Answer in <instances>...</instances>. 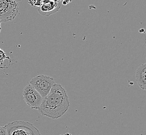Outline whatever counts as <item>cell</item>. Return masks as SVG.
Returning a JSON list of instances; mask_svg holds the SVG:
<instances>
[{
	"label": "cell",
	"mask_w": 146,
	"mask_h": 135,
	"mask_svg": "<svg viewBox=\"0 0 146 135\" xmlns=\"http://www.w3.org/2000/svg\"><path fill=\"white\" fill-rule=\"evenodd\" d=\"M0 135H7L4 126H0Z\"/></svg>",
	"instance_id": "9"
},
{
	"label": "cell",
	"mask_w": 146,
	"mask_h": 135,
	"mask_svg": "<svg viewBox=\"0 0 146 135\" xmlns=\"http://www.w3.org/2000/svg\"><path fill=\"white\" fill-rule=\"evenodd\" d=\"M5 59H10L9 57H7L4 51L0 48V63L1 65H3V61Z\"/></svg>",
	"instance_id": "8"
},
{
	"label": "cell",
	"mask_w": 146,
	"mask_h": 135,
	"mask_svg": "<svg viewBox=\"0 0 146 135\" xmlns=\"http://www.w3.org/2000/svg\"><path fill=\"white\" fill-rule=\"evenodd\" d=\"M23 96L25 102L32 109L38 110L43 100L42 97L30 84L24 88Z\"/></svg>",
	"instance_id": "5"
},
{
	"label": "cell",
	"mask_w": 146,
	"mask_h": 135,
	"mask_svg": "<svg viewBox=\"0 0 146 135\" xmlns=\"http://www.w3.org/2000/svg\"><path fill=\"white\" fill-rule=\"evenodd\" d=\"M146 64L141 65L136 71V81L142 90H146Z\"/></svg>",
	"instance_id": "6"
},
{
	"label": "cell",
	"mask_w": 146,
	"mask_h": 135,
	"mask_svg": "<svg viewBox=\"0 0 146 135\" xmlns=\"http://www.w3.org/2000/svg\"><path fill=\"white\" fill-rule=\"evenodd\" d=\"M70 107L66 91L61 85L55 83L48 95L43 98L38 110L42 116L58 119L68 111Z\"/></svg>",
	"instance_id": "1"
},
{
	"label": "cell",
	"mask_w": 146,
	"mask_h": 135,
	"mask_svg": "<svg viewBox=\"0 0 146 135\" xmlns=\"http://www.w3.org/2000/svg\"><path fill=\"white\" fill-rule=\"evenodd\" d=\"M19 6L14 0H0V20L5 23L14 19L18 13Z\"/></svg>",
	"instance_id": "4"
},
{
	"label": "cell",
	"mask_w": 146,
	"mask_h": 135,
	"mask_svg": "<svg viewBox=\"0 0 146 135\" xmlns=\"http://www.w3.org/2000/svg\"><path fill=\"white\" fill-rule=\"evenodd\" d=\"M15 1H16V2H17V3L18 2H19L20 1H21V0H14Z\"/></svg>",
	"instance_id": "10"
},
{
	"label": "cell",
	"mask_w": 146,
	"mask_h": 135,
	"mask_svg": "<svg viewBox=\"0 0 146 135\" xmlns=\"http://www.w3.org/2000/svg\"><path fill=\"white\" fill-rule=\"evenodd\" d=\"M7 135H41L33 124L23 121L10 122L4 126Z\"/></svg>",
	"instance_id": "2"
},
{
	"label": "cell",
	"mask_w": 146,
	"mask_h": 135,
	"mask_svg": "<svg viewBox=\"0 0 146 135\" xmlns=\"http://www.w3.org/2000/svg\"><path fill=\"white\" fill-rule=\"evenodd\" d=\"M56 3H54L53 5L51 3L45 4L42 6L38 9V12L42 16H49L50 15L58 11L61 5H58L54 7V5Z\"/></svg>",
	"instance_id": "7"
},
{
	"label": "cell",
	"mask_w": 146,
	"mask_h": 135,
	"mask_svg": "<svg viewBox=\"0 0 146 135\" xmlns=\"http://www.w3.org/2000/svg\"><path fill=\"white\" fill-rule=\"evenodd\" d=\"M70 135V134H68V133H67V134H64V135Z\"/></svg>",
	"instance_id": "12"
},
{
	"label": "cell",
	"mask_w": 146,
	"mask_h": 135,
	"mask_svg": "<svg viewBox=\"0 0 146 135\" xmlns=\"http://www.w3.org/2000/svg\"><path fill=\"white\" fill-rule=\"evenodd\" d=\"M54 84L53 78L42 74L35 76L30 81V84L39 93L42 98L48 95Z\"/></svg>",
	"instance_id": "3"
},
{
	"label": "cell",
	"mask_w": 146,
	"mask_h": 135,
	"mask_svg": "<svg viewBox=\"0 0 146 135\" xmlns=\"http://www.w3.org/2000/svg\"><path fill=\"white\" fill-rule=\"evenodd\" d=\"M55 1H58V2H60V0H54Z\"/></svg>",
	"instance_id": "13"
},
{
	"label": "cell",
	"mask_w": 146,
	"mask_h": 135,
	"mask_svg": "<svg viewBox=\"0 0 146 135\" xmlns=\"http://www.w3.org/2000/svg\"><path fill=\"white\" fill-rule=\"evenodd\" d=\"M1 21L0 20V32H1Z\"/></svg>",
	"instance_id": "11"
}]
</instances>
